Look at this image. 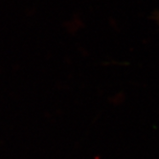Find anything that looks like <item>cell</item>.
<instances>
[{"label": "cell", "mask_w": 159, "mask_h": 159, "mask_svg": "<svg viewBox=\"0 0 159 159\" xmlns=\"http://www.w3.org/2000/svg\"><path fill=\"white\" fill-rule=\"evenodd\" d=\"M156 19H157V21L159 22V14L157 15V16H156Z\"/></svg>", "instance_id": "1"}]
</instances>
